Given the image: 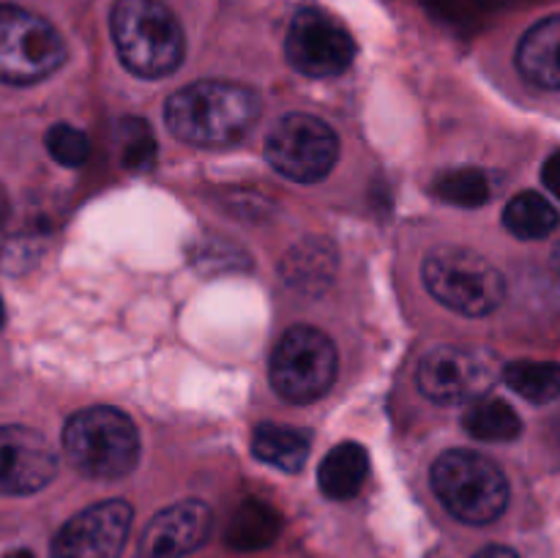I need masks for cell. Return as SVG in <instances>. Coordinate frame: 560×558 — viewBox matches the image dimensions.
<instances>
[{"instance_id":"1","label":"cell","mask_w":560,"mask_h":558,"mask_svg":"<svg viewBox=\"0 0 560 558\" xmlns=\"http://www.w3.org/2000/svg\"><path fill=\"white\" fill-rule=\"evenodd\" d=\"M262 113L255 88L228 80H200L180 88L164 104V120L180 142L224 148L244 140Z\"/></svg>"},{"instance_id":"2","label":"cell","mask_w":560,"mask_h":558,"mask_svg":"<svg viewBox=\"0 0 560 558\" xmlns=\"http://www.w3.org/2000/svg\"><path fill=\"white\" fill-rule=\"evenodd\" d=\"M109 33L120 63L142 80L173 74L186 55L184 27L162 0H118Z\"/></svg>"},{"instance_id":"3","label":"cell","mask_w":560,"mask_h":558,"mask_svg":"<svg viewBox=\"0 0 560 558\" xmlns=\"http://www.w3.org/2000/svg\"><path fill=\"white\" fill-rule=\"evenodd\" d=\"M63 454L91 479H120L140 460V432L118 408L77 410L63 427Z\"/></svg>"},{"instance_id":"4","label":"cell","mask_w":560,"mask_h":558,"mask_svg":"<svg viewBox=\"0 0 560 558\" xmlns=\"http://www.w3.org/2000/svg\"><path fill=\"white\" fill-rule=\"evenodd\" d=\"M432 490L448 514L468 525H487L506 512L509 481L485 454L452 449L432 463Z\"/></svg>"},{"instance_id":"5","label":"cell","mask_w":560,"mask_h":558,"mask_svg":"<svg viewBox=\"0 0 560 558\" xmlns=\"http://www.w3.org/2000/svg\"><path fill=\"white\" fill-rule=\"evenodd\" d=\"M427 290L448 310L465 317H485L501 306L506 282L501 271L468 246H438L421 268Z\"/></svg>"},{"instance_id":"6","label":"cell","mask_w":560,"mask_h":558,"mask_svg":"<svg viewBox=\"0 0 560 558\" xmlns=\"http://www.w3.org/2000/svg\"><path fill=\"white\" fill-rule=\"evenodd\" d=\"M66 44L52 22L20 5L0 3V82L33 85L63 66Z\"/></svg>"},{"instance_id":"7","label":"cell","mask_w":560,"mask_h":558,"mask_svg":"<svg viewBox=\"0 0 560 558\" xmlns=\"http://www.w3.org/2000/svg\"><path fill=\"white\" fill-rule=\"evenodd\" d=\"M339 356L331 337L320 328L293 326L282 334L271 356V383L288 403L306 405L331 388Z\"/></svg>"},{"instance_id":"8","label":"cell","mask_w":560,"mask_h":558,"mask_svg":"<svg viewBox=\"0 0 560 558\" xmlns=\"http://www.w3.org/2000/svg\"><path fill=\"white\" fill-rule=\"evenodd\" d=\"M266 159L295 184H317L337 164L339 137L317 115L290 113L268 131Z\"/></svg>"},{"instance_id":"9","label":"cell","mask_w":560,"mask_h":558,"mask_svg":"<svg viewBox=\"0 0 560 558\" xmlns=\"http://www.w3.org/2000/svg\"><path fill=\"white\" fill-rule=\"evenodd\" d=\"M284 55L301 74L328 80L350 69L355 58V38L334 14L317 5H304L290 22Z\"/></svg>"},{"instance_id":"10","label":"cell","mask_w":560,"mask_h":558,"mask_svg":"<svg viewBox=\"0 0 560 558\" xmlns=\"http://www.w3.org/2000/svg\"><path fill=\"white\" fill-rule=\"evenodd\" d=\"M495 377V356L474 345H441L421 359L416 372L421 394L441 405L474 403L490 392Z\"/></svg>"},{"instance_id":"11","label":"cell","mask_w":560,"mask_h":558,"mask_svg":"<svg viewBox=\"0 0 560 558\" xmlns=\"http://www.w3.org/2000/svg\"><path fill=\"white\" fill-rule=\"evenodd\" d=\"M131 514V507L120 498L82 509L58 531L52 558H120L129 539Z\"/></svg>"},{"instance_id":"12","label":"cell","mask_w":560,"mask_h":558,"mask_svg":"<svg viewBox=\"0 0 560 558\" xmlns=\"http://www.w3.org/2000/svg\"><path fill=\"white\" fill-rule=\"evenodd\" d=\"M58 474V454L42 432L22 425L0 427V492L31 496Z\"/></svg>"},{"instance_id":"13","label":"cell","mask_w":560,"mask_h":558,"mask_svg":"<svg viewBox=\"0 0 560 558\" xmlns=\"http://www.w3.org/2000/svg\"><path fill=\"white\" fill-rule=\"evenodd\" d=\"M213 514L206 501L186 498L153 514L137 545L135 558H184L206 545Z\"/></svg>"},{"instance_id":"14","label":"cell","mask_w":560,"mask_h":558,"mask_svg":"<svg viewBox=\"0 0 560 558\" xmlns=\"http://www.w3.org/2000/svg\"><path fill=\"white\" fill-rule=\"evenodd\" d=\"M520 74L536 88L560 91V14L536 22L517 47Z\"/></svg>"},{"instance_id":"15","label":"cell","mask_w":560,"mask_h":558,"mask_svg":"<svg viewBox=\"0 0 560 558\" xmlns=\"http://www.w3.org/2000/svg\"><path fill=\"white\" fill-rule=\"evenodd\" d=\"M370 476V452L355 441H342L326 454L317 470V485L331 501H348L359 496Z\"/></svg>"},{"instance_id":"16","label":"cell","mask_w":560,"mask_h":558,"mask_svg":"<svg viewBox=\"0 0 560 558\" xmlns=\"http://www.w3.org/2000/svg\"><path fill=\"white\" fill-rule=\"evenodd\" d=\"M312 438L306 430L288 425H260L252 438V452L260 463L271 465V468L288 470V474H299L304 468L306 457H310Z\"/></svg>"},{"instance_id":"17","label":"cell","mask_w":560,"mask_h":558,"mask_svg":"<svg viewBox=\"0 0 560 558\" xmlns=\"http://www.w3.org/2000/svg\"><path fill=\"white\" fill-rule=\"evenodd\" d=\"M279 528H282V518L277 514V509L271 503L249 498L235 509L233 520H230L228 545L244 553L260 550L277 539Z\"/></svg>"},{"instance_id":"18","label":"cell","mask_w":560,"mask_h":558,"mask_svg":"<svg viewBox=\"0 0 560 558\" xmlns=\"http://www.w3.org/2000/svg\"><path fill=\"white\" fill-rule=\"evenodd\" d=\"M465 430L470 432L474 438L487 443H506V441H517L523 435V419L517 416V410L501 397H485L474 399L468 405L463 416Z\"/></svg>"},{"instance_id":"19","label":"cell","mask_w":560,"mask_h":558,"mask_svg":"<svg viewBox=\"0 0 560 558\" xmlns=\"http://www.w3.org/2000/svg\"><path fill=\"white\" fill-rule=\"evenodd\" d=\"M503 224L514 239L523 241H539L550 235L560 224V217L550 200L539 191H523V195L512 197L503 211Z\"/></svg>"},{"instance_id":"20","label":"cell","mask_w":560,"mask_h":558,"mask_svg":"<svg viewBox=\"0 0 560 558\" xmlns=\"http://www.w3.org/2000/svg\"><path fill=\"white\" fill-rule=\"evenodd\" d=\"M503 381L512 392L528 403L545 405L560 397V364L558 361H512L503 370Z\"/></svg>"},{"instance_id":"21","label":"cell","mask_w":560,"mask_h":558,"mask_svg":"<svg viewBox=\"0 0 560 558\" xmlns=\"http://www.w3.org/2000/svg\"><path fill=\"white\" fill-rule=\"evenodd\" d=\"M432 191H435L441 200L452 202V206L479 208L490 200L492 186L485 170L459 167V170H446V173L438 175L435 184H432Z\"/></svg>"},{"instance_id":"22","label":"cell","mask_w":560,"mask_h":558,"mask_svg":"<svg viewBox=\"0 0 560 558\" xmlns=\"http://www.w3.org/2000/svg\"><path fill=\"white\" fill-rule=\"evenodd\" d=\"M47 151L63 167H82L91 156V142L85 131L69 124H55L47 131Z\"/></svg>"},{"instance_id":"23","label":"cell","mask_w":560,"mask_h":558,"mask_svg":"<svg viewBox=\"0 0 560 558\" xmlns=\"http://www.w3.org/2000/svg\"><path fill=\"white\" fill-rule=\"evenodd\" d=\"M126 142H124V164L129 170L148 167L153 162V137L148 135L142 120H131L126 124Z\"/></svg>"},{"instance_id":"24","label":"cell","mask_w":560,"mask_h":558,"mask_svg":"<svg viewBox=\"0 0 560 558\" xmlns=\"http://www.w3.org/2000/svg\"><path fill=\"white\" fill-rule=\"evenodd\" d=\"M541 184L552 191V195L560 200V151L550 153L547 162L541 164Z\"/></svg>"},{"instance_id":"25","label":"cell","mask_w":560,"mask_h":558,"mask_svg":"<svg viewBox=\"0 0 560 558\" xmlns=\"http://www.w3.org/2000/svg\"><path fill=\"white\" fill-rule=\"evenodd\" d=\"M474 558H520V556H517V550H512V547H506V545H487V547H481Z\"/></svg>"},{"instance_id":"26","label":"cell","mask_w":560,"mask_h":558,"mask_svg":"<svg viewBox=\"0 0 560 558\" xmlns=\"http://www.w3.org/2000/svg\"><path fill=\"white\" fill-rule=\"evenodd\" d=\"M9 211H11L9 195H5V189H3V186H0V228H3L5 219H9Z\"/></svg>"},{"instance_id":"27","label":"cell","mask_w":560,"mask_h":558,"mask_svg":"<svg viewBox=\"0 0 560 558\" xmlns=\"http://www.w3.org/2000/svg\"><path fill=\"white\" fill-rule=\"evenodd\" d=\"M5 558H33V553L31 550H14V553H9Z\"/></svg>"},{"instance_id":"28","label":"cell","mask_w":560,"mask_h":558,"mask_svg":"<svg viewBox=\"0 0 560 558\" xmlns=\"http://www.w3.org/2000/svg\"><path fill=\"white\" fill-rule=\"evenodd\" d=\"M552 260H556V266L560 268V244L556 246V252H552Z\"/></svg>"},{"instance_id":"29","label":"cell","mask_w":560,"mask_h":558,"mask_svg":"<svg viewBox=\"0 0 560 558\" xmlns=\"http://www.w3.org/2000/svg\"><path fill=\"white\" fill-rule=\"evenodd\" d=\"M5 323V310H3V301H0V328H3Z\"/></svg>"}]
</instances>
